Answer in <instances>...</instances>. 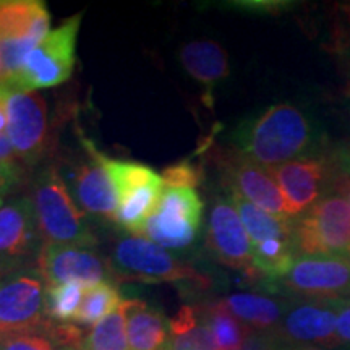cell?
<instances>
[{
  "label": "cell",
  "mask_w": 350,
  "mask_h": 350,
  "mask_svg": "<svg viewBox=\"0 0 350 350\" xmlns=\"http://www.w3.org/2000/svg\"><path fill=\"white\" fill-rule=\"evenodd\" d=\"M340 300H300L286 306L281 323L271 334L288 347L338 349L336 321Z\"/></svg>",
  "instance_id": "ba28073f"
},
{
  "label": "cell",
  "mask_w": 350,
  "mask_h": 350,
  "mask_svg": "<svg viewBox=\"0 0 350 350\" xmlns=\"http://www.w3.org/2000/svg\"><path fill=\"white\" fill-rule=\"evenodd\" d=\"M0 167L23 175V163L16 156L7 133H0Z\"/></svg>",
  "instance_id": "1f68e13d"
},
{
  "label": "cell",
  "mask_w": 350,
  "mask_h": 350,
  "mask_svg": "<svg viewBox=\"0 0 350 350\" xmlns=\"http://www.w3.org/2000/svg\"><path fill=\"white\" fill-rule=\"evenodd\" d=\"M122 301L124 300H122L119 288L112 281L88 286L75 323L81 326H94L96 323L103 321L112 312H116Z\"/></svg>",
  "instance_id": "d4e9b609"
},
{
  "label": "cell",
  "mask_w": 350,
  "mask_h": 350,
  "mask_svg": "<svg viewBox=\"0 0 350 350\" xmlns=\"http://www.w3.org/2000/svg\"><path fill=\"white\" fill-rule=\"evenodd\" d=\"M217 350H242L252 331L232 314L222 301L201 308Z\"/></svg>",
  "instance_id": "cb8c5ba5"
},
{
  "label": "cell",
  "mask_w": 350,
  "mask_h": 350,
  "mask_svg": "<svg viewBox=\"0 0 350 350\" xmlns=\"http://www.w3.org/2000/svg\"><path fill=\"white\" fill-rule=\"evenodd\" d=\"M81 350H129L125 323V300L119 308L86 331Z\"/></svg>",
  "instance_id": "484cf974"
},
{
  "label": "cell",
  "mask_w": 350,
  "mask_h": 350,
  "mask_svg": "<svg viewBox=\"0 0 350 350\" xmlns=\"http://www.w3.org/2000/svg\"><path fill=\"white\" fill-rule=\"evenodd\" d=\"M274 350H326L319 347H288V345H281L274 340Z\"/></svg>",
  "instance_id": "e575fe53"
},
{
  "label": "cell",
  "mask_w": 350,
  "mask_h": 350,
  "mask_svg": "<svg viewBox=\"0 0 350 350\" xmlns=\"http://www.w3.org/2000/svg\"><path fill=\"white\" fill-rule=\"evenodd\" d=\"M51 15L39 0H0V39L36 38L49 33Z\"/></svg>",
  "instance_id": "ac0fdd59"
},
{
  "label": "cell",
  "mask_w": 350,
  "mask_h": 350,
  "mask_svg": "<svg viewBox=\"0 0 350 350\" xmlns=\"http://www.w3.org/2000/svg\"><path fill=\"white\" fill-rule=\"evenodd\" d=\"M169 350H217L201 308L185 305L170 319Z\"/></svg>",
  "instance_id": "7402d4cb"
},
{
  "label": "cell",
  "mask_w": 350,
  "mask_h": 350,
  "mask_svg": "<svg viewBox=\"0 0 350 350\" xmlns=\"http://www.w3.org/2000/svg\"><path fill=\"white\" fill-rule=\"evenodd\" d=\"M161 177H163L164 185L169 187H190L196 190V187H198L200 183L198 169L190 163L170 165V167L164 170Z\"/></svg>",
  "instance_id": "f1b7e54d"
},
{
  "label": "cell",
  "mask_w": 350,
  "mask_h": 350,
  "mask_svg": "<svg viewBox=\"0 0 350 350\" xmlns=\"http://www.w3.org/2000/svg\"><path fill=\"white\" fill-rule=\"evenodd\" d=\"M349 252H350V250H349Z\"/></svg>",
  "instance_id": "f35d334b"
},
{
  "label": "cell",
  "mask_w": 350,
  "mask_h": 350,
  "mask_svg": "<svg viewBox=\"0 0 350 350\" xmlns=\"http://www.w3.org/2000/svg\"><path fill=\"white\" fill-rule=\"evenodd\" d=\"M230 201L237 209L252 245L273 239H292L294 221L275 217L273 214L262 211L261 208L255 206L234 191H230Z\"/></svg>",
  "instance_id": "603a6c76"
},
{
  "label": "cell",
  "mask_w": 350,
  "mask_h": 350,
  "mask_svg": "<svg viewBox=\"0 0 350 350\" xmlns=\"http://www.w3.org/2000/svg\"><path fill=\"white\" fill-rule=\"evenodd\" d=\"M222 163H224V177L229 182L230 191L275 217L294 221L288 217L281 188L268 169L253 163L240 152L229 156Z\"/></svg>",
  "instance_id": "5bb4252c"
},
{
  "label": "cell",
  "mask_w": 350,
  "mask_h": 350,
  "mask_svg": "<svg viewBox=\"0 0 350 350\" xmlns=\"http://www.w3.org/2000/svg\"><path fill=\"white\" fill-rule=\"evenodd\" d=\"M336 339H338V349L350 350V299L339 301Z\"/></svg>",
  "instance_id": "4dcf8cb0"
},
{
  "label": "cell",
  "mask_w": 350,
  "mask_h": 350,
  "mask_svg": "<svg viewBox=\"0 0 350 350\" xmlns=\"http://www.w3.org/2000/svg\"><path fill=\"white\" fill-rule=\"evenodd\" d=\"M21 182V174L12 172L0 167V204L5 201V196L13 190V187H16Z\"/></svg>",
  "instance_id": "d6a6232c"
},
{
  "label": "cell",
  "mask_w": 350,
  "mask_h": 350,
  "mask_svg": "<svg viewBox=\"0 0 350 350\" xmlns=\"http://www.w3.org/2000/svg\"><path fill=\"white\" fill-rule=\"evenodd\" d=\"M203 208L195 188L165 185L143 234L163 248L182 250L190 247L198 237Z\"/></svg>",
  "instance_id": "8992f818"
},
{
  "label": "cell",
  "mask_w": 350,
  "mask_h": 350,
  "mask_svg": "<svg viewBox=\"0 0 350 350\" xmlns=\"http://www.w3.org/2000/svg\"><path fill=\"white\" fill-rule=\"evenodd\" d=\"M112 271L116 278L148 284H182L206 287L209 279L193 266L175 260L165 248L142 237L122 239L113 248Z\"/></svg>",
  "instance_id": "3957f363"
},
{
  "label": "cell",
  "mask_w": 350,
  "mask_h": 350,
  "mask_svg": "<svg viewBox=\"0 0 350 350\" xmlns=\"http://www.w3.org/2000/svg\"><path fill=\"white\" fill-rule=\"evenodd\" d=\"M281 188L291 219H299L336 188L332 157L314 154L268 169Z\"/></svg>",
  "instance_id": "52a82bcc"
},
{
  "label": "cell",
  "mask_w": 350,
  "mask_h": 350,
  "mask_svg": "<svg viewBox=\"0 0 350 350\" xmlns=\"http://www.w3.org/2000/svg\"><path fill=\"white\" fill-rule=\"evenodd\" d=\"M5 81V72H3V65H2V57H0V83Z\"/></svg>",
  "instance_id": "d590c367"
},
{
  "label": "cell",
  "mask_w": 350,
  "mask_h": 350,
  "mask_svg": "<svg viewBox=\"0 0 350 350\" xmlns=\"http://www.w3.org/2000/svg\"><path fill=\"white\" fill-rule=\"evenodd\" d=\"M273 350H274V347H273Z\"/></svg>",
  "instance_id": "74e56055"
},
{
  "label": "cell",
  "mask_w": 350,
  "mask_h": 350,
  "mask_svg": "<svg viewBox=\"0 0 350 350\" xmlns=\"http://www.w3.org/2000/svg\"><path fill=\"white\" fill-rule=\"evenodd\" d=\"M294 247L299 256H340L350 250V203L332 191L294 221Z\"/></svg>",
  "instance_id": "5b68a950"
},
{
  "label": "cell",
  "mask_w": 350,
  "mask_h": 350,
  "mask_svg": "<svg viewBox=\"0 0 350 350\" xmlns=\"http://www.w3.org/2000/svg\"><path fill=\"white\" fill-rule=\"evenodd\" d=\"M164 187V180L161 177L159 180L139 187L137 190L122 196L116 214L117 224L133 235L143 234L148 221L159 204Z\"/></svg>",
  "instance_id": "44dd1931"
},
{
  "label": "cell",
  "mask_w": 350,
  "mask_h": 350,
  "mask_svg": "<svg viewBox=\"0 0 350 350\" xmlns=\"http://www.w3.org/2000/svg\"><path fill=\"white\" fill-rule=\"evenodd\" d=\"M42 242L29 196L0 204V268L23 261Z\"/></svg>",
  "instance_id": "9a60e30c"
},
{
  "label": "cell",
  "mask_w": 350,
  "mask_h": 350,
  "mask_svg": "<svg viewBox=\"0 0 350 350\" xmlns=\"http://www.w3.org/2000/svg\"><path fill=\"white\" fill-rule=\"evenodd\" d=\"M130 350H169L170 323L159 310L142 300H125Z\"/></svg>",
  "instance_id": "e0dca14e"
},
{
  "label": "cell",
  "mask_w": 350,
  "mask_h": 350,
  "mask_svg": "<svg viewBox=\"0 0 350 350\" xmlns=\"http://www.w3.org/2000/svg\"><path fill=\"white\" fill-rule=\"evenodd\" d=\"M340 256H344V258H345V261H347V265L350 266V252L344 253V255H340Z\"/></svg>",
  "instance_id": "8d00e7d4"
},
{
  "label": "cell",
  "mask_w": 350,
  "mask_h": 350,
  "mask_svg": "<svg viewBox=\"0 0 350 350\" xmlns=\"http://www.w3.org/2000/svg\"><path fill=\"white\" fill-rule=\"evenodd\" d=\"M46 291L39 274L12 271L0 278V338L41 329L47 319Z\"/></svg>",
  "instance_id": "9c48e42d"
},
{
  "label": "cell",
  "mask_w": 350,
  "mask_h": 350,
  "mask_svg": "<svg viewBox=\"0 0 350 350\" xmlns=\"http://www.w3.org/2000/svg\"><path fill=\"white\" fill-rule=\"evenodd\" d=\"M332 161L336 165V191H340L350 203V148L339 150Z\"/></svg>",
  "instance_id": "f546056e"
},
{
  "label": "cell",
  "mask_w": 350,
  "mask_h": 350,
  "mask_svg": "<svg viewBox=\"0 0 350 350\" xmlns=\"http://www.w3.org/2000/svg\"><path fill=\"white\" fill-rule=\"evenodd\" d=\"M38 274L47 287L65 282H81L85 286L112 281V266L98 253L75 245L42 243L36 258Z\"/></svg>",
  "instance_id": "8fae6325"
},
{
  "label": "cell",
  "mask_w": 350,
  "mask_h": 350,
  "mask_svg": "<svg viewBox=\"0 0 350 350\" xmlns=\"http://www.w3.org/2000/svg\"><path fill=\"white\" fill-rule=\"evenodd\" d=\"M180 62L191 78L206 86H214L229 75V57L214 41H191L180 51Z\"/></svg>",
  "instance_id": "ffe728a7"
},
{
  "label": "cell",
  "mask_w": 350,
  "mask_h": 350,
  "mask_svg": "<svg viewBox=\"0 0 350 350\" xmlns=\"http://www.w3.org/2000/svg\"><path fill=\"white\" fill-rule=\"evenodd\" d=\"M72 193L81 211L116 221L119 193L111 175L96 157L78 164L72 172Z\"/></svg>",
  "instance_id": "2e32d148"
},
{
  "label": "cell",
  "mask_w": 350,
  "mask_h": 350,
  "mask_svg": "<svg viewBox=\"0 0 350 350\" xmlns=\"http://www.w3.org/2000/svg\"><path fill=\"white\" fill-rule=\"evenodd\" d=\"M222 304L248 329L266 336H271L275 331L287 306L273 297L248 292H237L226 297Z\"/></svg>",
  "instance_id": "d6986e66"
},
{
  "label": "cell",
  "mask_w": 350,
  "mask_h": 350,
  "mask_svg": "<svg viewBox=\"0 0 350 350\" xmlns=\"http://www.w3.org/2000/svg\"><path fill=\"white\" fill-rule=\"evenodd\" d=\"M323 142L321 126L312 116L288 103L269 106L240 124L234 133L240 154L265 169L321 154Z\"/></svg>",
  "instance_id": "6da1fadb"
},
{
  "label": "cell",
  "mask_w": 350,
  "mask_h": 350,
  "mask_svg": "<svg viewBox=\"0 0 350 350\" xmlns=\"http://www.w3.org/2000/svg\"><path fill=\"white\" fill-rule=\"evenodd\" d=\"M86 287L81 282H65L47 287L46 317L57 323L75 321Z\"/></svg>",
  "instance_id": "4316f807"
},
{
  "label": "cell",
  "mask_w": 350,
  "mask_h": 350,
  "mask_svg": "<svg viewBox=\"0 0 350 350\" xmlns=\"http://www.w3.org/2000/svg\"><path fill=\"white\" fill-rule=\"evenodd\" d=\"M279 284L299 300H345L350 266L344 256H299Z\"/></svg>",
  "instance_id": "30bf717a"
},
{
  "label": "cell",
  "mask_w": 350,
  "mask_h": 350,
  "mask_svg": "<svg viewBox=\"0 0 350 350\" xmlns=\"http://www.w3.org/2000/svg\"><path fill=\"white\" fill-rule=\"evenodd\" d=\"M235 5H239V8H242V10L271 13V12L284 10V8L292 5V3H287V2H240V3H235Z\"/></svg>",
  "instance_id": "836d02e7"
},
{
  "label": "cell",
  "mask_w": 350,
  "mask_h": 350,
  "mask_svg": "<svg viewBox=\"0 0 350 350\" xmlns=\"http://www.w3.org/2000/svg\"><path fill=\"white\" fill-rule=\"evenodd\" d=\"M81 16L78 13L54 31L47 33L28 55L21 75L15 81H3L12 94L54 88L68 80L75 67Z\"/></svg>",
  "instance_id": "277c9868"
},
{
  "label": "cell",
  "mask_w": 350,
  "mask_h": 350,
  "mask_svg": "<svg viewBox=\"0 0 350 350\" xmlns=\"http://www.w3.org/2000/svg\"><path fill=\"white\" fill-rule=\"evenodd\" d=\"M7 135L23 165H34L46 154L49 113L38 91L15 93L7 99Z\"/></svg>",
  "instance_id": "7c38bea8"
},
{
  "label": "cell",
  "mask_w": 350,
  "mask_h": 350,
  "mask_svg": "<svg viewBox=\"0 0 350 350\" xmlns=\"http://www.w3.org/2000/svg\"><path fill=\"white\" fill-rule=\"evenodd\" d=\"M0 350H70L59 345L54 339H51L46 332L28 331L15 332L0 338Z\"/></svg>",
  "instance_id": "83f0119b"
},
{
  "label": "cell",
  "mask_w": 350,
  "mask_h": 350,
  "mask_svg": "<svg viewBox=\"0 0 350 350\" xmlns=\"http://www.w3.org/2000/svg\"><path fill=\"white\" fill-rule=\"evenodd\" d=\"M208 247L222 265L242 271L248 279H260L253 265L252 242L230 198L214 200L208 221Z\"/></svg>",
  "instance_id": "4fadbf2b"
},
{
  "label": "cell",
  "mask_w": 350,
  "mask_h": 350,
  "mask_svg": "<svg viewBox=\"0 0 350 350\" xmlns=\"http://www.w3.org/2000/svg\"><path fill=\"white\" fill-rule=\"evenodd\" d=\"M29 198L33 201L42 243L96 247L98 240L88 224L85 213L73 201L67 183L54 167H46L38 174Z\"/></svg>",
  "instance_id": "7a4b0ae2"
}]
</instances>
